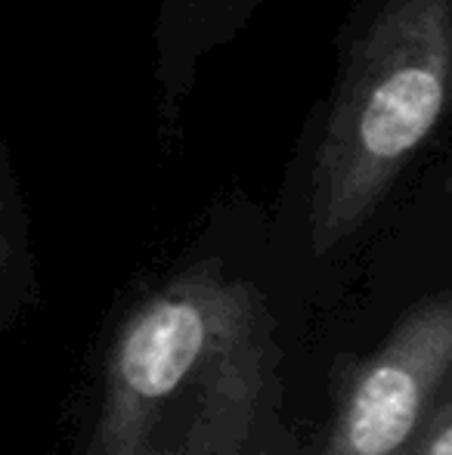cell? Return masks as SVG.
I'll use <instances>...</instances> for the list:
<instances>
[{"instance_id":"cell-5","label":"cell","mask_w":452,"mask_h":455,"mask_svg":"<svg viewBox=\"0 0 452 455\" xmlns=\"http://www.w3.org/2000/svg\"><path fill=\"white\" fill-rule=\"evenodd\" d=\"M403 455H452V400L449 390H443L434 403L424 425L416 431Z\"/></svg>"},{"instance_id":"cell-4","label":"cell","mask_w":452,"mask_h":455,"mask_svg":"<svg viewBox=\"0 0 452 455\" xmlns=\"http://www.w3.org/2000/svg\"><path fill=\"white\" fill-rule=\"evenodd\" d=\"M37 288L31 214L6 140L0 137V335L31 304Z\"/></svg>"},{"instance_id":"cell-3","label":"cell","mask_w":452,"mask_h":455,"mask_svg":"<svg viewBox=\"0 0 452 455\" xmlns=\"http://www.w3.org/2000/svg\"><path fill=\"white\" fill-rule=\"evenodd\" d=\"M452 369V300L437 291L393 323L378 350L360 360L341 390L320 455H403Z\"/></svg>"},{"instance_id":"cell-2","label":"cell","mask_w":452,"mask_h":455,"mask_svg":"<svg viewBox=\"0 0 452 455\" xmlns=\"http://www.w3.org/2000/svg\"><path fill=\"white\" fill-rule=\"evenodd\" d=\"M335 78L295 156L301 235L313 260L350 248L447 121L452 0H353Z\"/></svg>"},{"instance_id":"cell-1","label":"cell","mask_w":452,"mask_h":455,"mask_svg":"<svg viewBox=\"0 0 452 455\" xmlns=\"http://www.w3.org/2000/svg\"><path fill=\"white\" fill-rule=\"evenodd\" d=\"M273 325L224 251L183 260L121 316L81 455H242L276 400Z\"/></svg>"}]
</instances>
